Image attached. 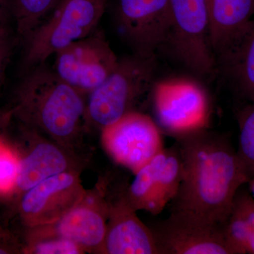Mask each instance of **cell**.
Masks as SVG:
<instances>
[{"instance_id":"4fadbf2b","label":"cell","mask_w":254,"mask_h":254,"mask_svg":"<svg viewBox=\"0 0 254 254\" xmlns=\"http://www.w3.org/2000/svg\"><path fill=\"white\" fill-rule=\"evenodd\" d=\"M102 253L158 254L149 227L138 218L123 192L108 201V225Z\"/></svg>"},{"instance_id":"44dd1931","label":"cell","mask_w":254,"mask_h":254,"mask_svg":"<svg viewBox=\"0 0 254 254\" xmlns=\"http://www.w3.org/2000/svg\"><path fill=\"white\" fill-rule=\"evenodd\" d=\"M21 158L16 150L0 138V193L6 194L16 188Z\"/></svg>"},{"instance_id":"7402d4cb","label":"cell","mask_w":254,"mask_h":254,"mask_svg":"<svg viewBox=\"0 0 254 254\" xmlns=\"http://www.w3.org/2000/svg\"><path fill=\"white\" fill-rule=\"evenodd\" d=\"M28 251L36 254H78L84 252L72 241L58 236L43 237L32 244Z\"/></svg>"},{"instance_id":"9c48e42d","label":"cell","mask_w":254,"mask_h":254,"mask_svg":"<svg viewBox=\"0 0 254 254\" xmlns=\"http://www.w3.org/2000/svg\"><path fill=\"white\" fill-rule=\"evenodd\" d=\"M115 15L133 54L155 56L165 44L171 23L170 0H115Z\"/></svg>"},{"instance_id":"2e32d148","label":"cell","mask_w":254,"mask_h":254,"mask_svg":"<svg viewBox=\"0 0 254 254\" xmlns=\"http://www.w3.org/2000/svg\"><path fill=\"white\" fill-rule=\"evenodd\" d=\"M218 71L249 103H254V17L216 59Z\"/></svg>"},{"instance_id":"5b68a950","label":"cell","mask_w":254,"mask_h":254,"mask_svg":"<svg viewBox=\"0 0 254 254\" xmlns=\"http://www.w3.org/2000/svg\"><path fill=\"white\" fill-rule=\"evenodd\" d=\"M171 23L166 41L174 57L192 72L210 77L218 71L210 42L206 0H170Z\"/></svg>"},{"instance_id":"d6986e66","label":"cell","mask_w":254,"mask_h":254,"mask_svg":"<svg viewBox=\"0 0 254 254\" xmlns=\"http://www.w3.org/2000/svg\"><path fill=\"white\" fill-rule=\"evenodd\" d=\"M61 0H14L16 32L23 41L51 14Z\"/></svg>"},{"instance_id":"3957f363","label":"cell","mask_w":254,"mask_h":254,"mask_svg":"<svg viewBox=\"0 0 254 254\" xmlns=\"http://www.w3.org/2000/svg\"><path fill=\"white\" fill-rule=\"evenodd\" d=\"M156 55L149 58L132 54L119 59L113 73L94 91L86 102V122L99 128L111 125L135 110L155 83Z\"/></svg>"},{"instance_id":"ac0fdd59","label":"cell","mask_w":254,"mask_h":254,"mask_svg":"<svg viewBox=\"0 0 254 254\" xmlns=\"http://www.w3.org/2000/svg\"><path fill=\"white\" fill-rule=\"evenodd\" d=\"M240 190L222 232L232 254H254V199L250 192Z\"/></svg>"},{"instance_id":"ffe728a7","label":"cell","mask_w":254,"mask_h":254,"mask_svg":"<svg viewBox=\"0 0 254 254\" xmlns=\"http://www.w3.org/2000/svg\"><path fill=\"white\" fill-rule=\"evenodd\" d=\"M240 138L237 154L247 175L254 173V103H250L239 115Z\"/></svg>"},{"instance_id":"277c9868","label":"cell","mask_w":254,"mask_h":254,"mask_svg":"<svg viewBox=\"0 0 254 254\" xmlns=\"http://www.w3.org/2000/svg\"><path fill=\"white\" fill-rule=\"evenodd\" d=\"M107 0H61L51 14L23 41V66L42 64L70 43L88 36L100 22Z\"/></svg>"},{"instance_id":"9a60e30c","label":"cell","mask_w":254,"mask_h":254,"mask_svg":"<svg viewBox=\"0 0 254 254\" xmlns=\"http://www.w3.org/2000/svg\"><path fill=\"white\" fill-rule=\"evenodd\" d=\"M215 58L225 53L254 17V0H206Z\"/></svg>"},{"instance_id":"484cf974","label":"cell","mask_w":254,"mask_h":254,"mask_svg":"<svg viewBox=\"0 0 254 254\" xmlns=\"http://www.w3.org/2000/svg\"><path fill=\"white\" fill-rule=\"evenodd\" d=\"M9 114H6V115H1L0 113V125H1V123H4V122L7 120L8 118H9Z\"/></svg>"},{"instance_id":"cb8c5ba5","label":"cell","mask_w":254,"mask_h":254,"mask_svg":"<svg viewBox=\"0 0 254 254\" xmlns=\"http://www.w3.org/2000/svg\"><path fill=\"white\" fill-rule=\"evenodd\" d=\"M14 0H0V23L8 25L14 18Z\"/></svg>"},{"instance_id":"30bf717a","label":"cell","mask_w":254,"mask_h":254,"mask_svg":"<svg viewBox=\"0 0 254 254\" xmlns=\"http://www.w3.org/2000/svg\"><path fill=\"white\" fill-rule=\"evenodd\" d=\"M123 193L130 205L158 215L171 203L181 183V158L177 145L164 148L138 171Z\"/></svg>"},{"instance_id":"5bb4252c","label":"cell","mask_w":254,"mask_h":254,"mask_svg":"<svg viewBox=\"0 0 254 254\" xmlns=\"http://www.w3.org/2000/svg\"><path fill=\"white\" fill-rule=\"evenodd\" d=\"M108 225V200L91 203L87 195L58 221L42 226L46 236H58L77 244L83 250L102 252Z\"/></svg>"},{"instance_id":"8992f818","label":"cell","mask_w":254,"mask_h":254,"mask_svg":"<svg viewBox=\"0 0 254 254\" xmlns=\"http://www.w3.org/2000/svg\"><path fill=\"white\" fill-rule=\"evenodd\" d=\"M150 95L154 120L162 133L176 138L207 128L210 100L198 82L186 78L155 81Z\"/></svg>"},{"instance_id":"7a4b0ae2","label":"cell","mask_w":254,"mask_h":254,"mask_svg":"<svg viewBox=\"0 0 254 254\" xmlns=\"http://www.w3.org/2000/svg\"><path fill=\"white\" fill-rule=\"evenodd\" d=\"M83 97L42 64L26 71L20 81L11 113L28 128L68 143L87 124Z\"/></svg>"},{"instance_id":"52a82bcc","label":"cell","mask_w":254,"mask_h":254,"mask_svg":"<svg viewBox=\"0 0 254 254\" xmlns=\"http://www.w3.org/2000/svg\"><path fill=\"white\" fill-rule=\"evenodd\" d=\"M53 71L82 94H89L113 72L119 59L102 31L70 43L57 52Z\"/></svg>"},{"instance_id":"7c38bea8","label":"cell","mask_w":254,"mask_h":254,"mask_svg":"<svg viewBox=\"0 0 254 254\" xmlns=\"http://www.w3.org/2000/svg\"><path fill=\"white\" fill-rule=\"evenodd\" d=\"M149 228L158 254H232L219 225L170 215Z\"/></svg>"},{"instance_id":"603a6c76","label":"cell","mask_w":254,"mask_h":254,"mask_svg":"<svg viewBox=\"0 0 254 254\" xmlns=\"http://www.w3.org/2000/svg\"><path fill=\"white\" fill-rule=\"evenodd\" d=\"M14 46V38L7 25L0 23V91L4 84L6 68Z\"/></svg>"},{"instance_id":"6da1fadb","label":"cell","mask_w":254,"mask_h":254,"mask_svg":"<svg viewBox=\"0 0 254 254\" xmlns=\"http://www.w3.org/2000/svg\"><path fill=\"white\" fill-rule=\"evenodd\" d=\"M175 139L182 175L170 215L221 226L237 192L250 180L237 152L226 137L208 128Z\"/></svg>"},{"instance_id":"d4e9b609","label":"cell","mask_w":254,"mask_h":254,"mask_svg":"<svg viewBox=\"0 0 254 254\" xmlns=\"http://www.w3.org/2000/svg\"><path fill=\"white\" fill-rule=\"evenodd\" d=\"M249 189H250V193L254 199V173L251 177L250 180L248 182Z\"/></svg>"},{"instance_id":"e0dca14e","label":"cell","mask_w":254,"mask_h":254,"mask_svg":"<svg viewBox=\"0 0 254 254\" xmlns=\"http://www.w3.org/2000/svg\"><path fill=\"white\" fill-rule=\"evenodd\" d=\"M67 155L58 145L41 141L21 158L16 190L23 192L47 179L69 171Z\"/></svg>"},{"instance_id":"ba28073f","label":"cell","mask_w":254,"mask_h":254,"mask_svg":"<svg viewBox=\"0 0 254 254\" xmlns=\"http://www.w3.org/2000/svg\"><path fill=\"white\" fill-rule=\"evenodd\" d=\"M101 130L107 153L133 173L164 148L162 131L155 120L136 110Z\"/></svg>"},{"instance_id":"8fae6325","label":"cell","mask_w":254,"mask_h":254,"mask_svg":"<svg viewBox=\"0 0 254 254\" xmlns=\"http://www.w3.org/2000/svg\"><path fill=\"white\" fill-rule=\"evenodd\" d=\"M86 194L78 175L70 170L64 172L23 192L20 215L32 228L51 225L80 203Z\"/></svg>"}]
</instances>
